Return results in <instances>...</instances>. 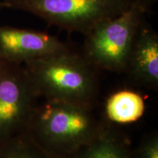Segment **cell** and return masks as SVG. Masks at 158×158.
I'll list each match as a JSON object with an SVG mask.
<instances>
[{"label":"cell","mask_w":158,"mask_h":158,"mask_svg":"<svg viewBox=\"0 0 158 158\" xmlns=\"http://www.w3.org/2000/svg\"><path fill=\"white\" fill-rule=\"evenodd\" d=\"M43 100L94 107L99 93L98 70L70 48L23 64Z\"/></svg>","instance_id":"6da1fadb"},{"label":"cell","mask_w":158,"mask_h":158,"mask_svg":"<svg viewBox=\"0 0 158 158\" xmlns=\"http://www.w3.org/2000/svg\"><path fill=\"white\" fill-rule=\"evenodd\" d=\"M69 158H133V155L125 134L110 122L102 121L94 138Z\"/></svg>","instance_id":"ba28073f"},{"label":"cell","mask_w":158,"mask_h":158,"mask_svg":"<svg viewBox=\"0 0 158 158\" xmlns=\"http://www.w3.org/2000/svg\"><path fill=\"white\" fill-rule=\"evenodd\" d=\"M133 158H158V135L156 133L144 138L133 149Z\"/></svg>","instance_id":"8fae6325"},{"label":"cell","mask_w":158,"mask_h":158,"mask_svg":"<svg viewBox=\"0 0 158 158\" xmlns=\"http://www.w3.org/2000/svg\"><path fill=\"white\" fill-rule=\"evenodd\" d=\"M3 8H4V7H3L2 3V2L0 1V10H1V9H3Z\"/></svg>","instance_id":"4fadbf2b"},{"label":"cell","mask_w":158,"mask_h":158,"mask_svg":"<svg viewBox=\"0 0 158 158\" xmlns=\"http://www.w3.org/2000/svg\"><path fill=\"white\" fill-rule=\"evenodd\" d=\"M146 10L135 2L122 14L99 21L85 36L81 54L98 70L122 73Z\"/></svg>","instance_id":"3957f363"},{"label":"cell","mask_w":158,"mask_h":158,"mask_svg":"<svg viewBox=\"0 0 158 158\" xmlns=\"http://www.w3.org/2000/svg\"><path fill=\"white\" fill-rule=\"evenodd\" d=\"M101 122L95 117L92 107L43 100L26 133L49 153L69 158L94 138Z\"/></svg>","instance_id":"7a4b0ae2"},{"label":"cell","mask_w":158,"mask_h":158,"mask_svg":"<svg viewBox=\"0 0 158 158\" xmlns=\"http://www.w3.org/2000/svg\"><path fill=\"white\" fill-rule=\"evenodd\" d=\"M4 8L28 12L49 26L86 35L102 19L122 14L136 0H0Z\"/></svg>","instance_id":"277c9868"},{"label":"cell","mask_w":158,"mask_h":158,"mask_svg":"<svg viewBox=\"0 0 158 158\" xmlns=\"http://www.w3.org/2000/svg\"><path fill=\"white\" fill-rule=\"evenodd\" d=\"M40 99L23 64L0 57V138L26 132Z\"/></svg>","instance_id":"5b68a950"},{"label":"cell","mask_w":158,"mask_h":158,"mask_svg":"<svg viewBox=\"0 0 158 158\" xmlns=\"http://www.w3.org/2000/svg\"><path fill=\"white\" fill-rule=\"evenodd\" d=\"M0 158H61L49 153L29 133L0 138Z\"/></svg>","instance_id":"30bf717a"},{"label":"cell","mask_w":158,"mask_h":158,"mask_svg":"<svg viewBox=\"0 0 158 158\" xmlns=\"http://www.w3.org/2000/svg\"><path fill=\"white\" fill-rule=\"evenodd\" d=\"M137 1L146 10L148 14H149L157 0H137Z\"/></svg>","instance_id":"7c38bea8"},{"label":"cell","mask_w":158,"mask_h":158,"mask_svg":"<svg viewBox=\"0 0 158 158\" xmlns=\"http://www.w3.org/2000/svg\"><path fill=\"white\" fill-rule=\"evenodd\" d=\"M124 73L138 84L157 89L158 35L146 21L136 33Z\"/></svg>","instance_id":"52a82bcc"},{"label":"cell","mask_w":158,"mask_h":158,"mask_svg":"<svg viewBox=\"0 0 158 158\" xmlns=\"http://www.w3.org/2000/svg\"><path fill=\"white\" fill-rule=\"evenodd\" d=\"M145 108V100L141 94L130 89H122L108 97L105 105V114L110 123L126 124L140 119Z\"/></svg>","instance_id":"9c48e42d"},{"label":"cell","mask_w":158,"mask_h":158,"mask_svg":"<svg viewBox=\"0 0 158 158\" xmlns=\"http://www.w3.org/2000/svg\"><path fill=\"white\" fill-rule=\"evenodd\" d=\"M70 48L44 31L0 26V57L10 62L24 64Z\"/></svg>","instance_id":"8992f818"}]
</instances>
